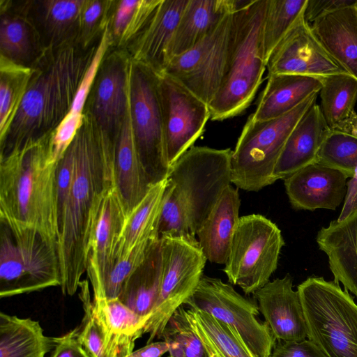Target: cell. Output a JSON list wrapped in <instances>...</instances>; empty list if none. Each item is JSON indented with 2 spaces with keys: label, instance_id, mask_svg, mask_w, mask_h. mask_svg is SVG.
<instances>
[{
  "label": "cell",
  "instance_id": "1",
  "mask_svg": "<svg viewBox=\"0 0 357 357\" xmlns=\"http://www.w3.org/2000/svg\"><path fill=\"white\" fill-rule=\"evenodd\" d=\"M73 172L69 191L59 206L57 255L64 295L77 291L86 272L91 241L107 192L116 185L114 142L84 112L71 143Z\"/></svg>",
  "mask_w": 357,
  "mask_h": 357
},
{
  "label": "cell",
  "instance_id": "2",
  "mask_svg": "<svg viewBox=\"0 0 357 357\" xmlns=\"http://www.w3.org/2000/svg\"><path fill=\"white\" fill-rule=\"evenodd\" d=\"M52 134L1 155L0 218L12 233L33 231L57 250L59 162Z\"/></svg>",
  "mask_w": 357,
  "mask_h": 357
},
{
  "label": "cell",
  "instance_id": "3",
  "mask_svg": "<svg viewBox=\"0 0 357 357\" xmlns=\"http://www.w3.org/2000/svg\"><path fill=\"white\" fill-rule=\"evenodd\" d=\"M98 43L88 49L73 43L44 51L32 66V75L17 114L0 138L1 155L56 128L71 108Z\"/></svg>",
  "mask_w": 357,
  "mask_h": 357
},
{
  "label": "cell",
  "instance_id": "4",
  "mask_svg": "<svg viewBox=\"0 0 357 357\" xmlns=\"http://www.w3.org/2000/svg\"><path fill=\"white\" fill-rule=\"evenodd\" d=\"M267 0H236L232 40L220 87L208 105L211 119L242 113L252 102L266 68L263 24Z\"/></svg>",
  "mask_w": 357,
  "mask_h": 357
},
{
  "label": "cell",
  "instance_id": "5",
  "mask_svg": "<svg viewBox=\"0 0 357 357\" xmlns=\"http://www.w3.org/2000/svg\"><path fill=\"white\" fill-rule=\"evenodd\" d=\"M307 338L328 357H357V304L339 283L310 277L297 288Z\"/></svg>",
  "mask_w": 357,
  "mask_h": 357
},
{
  "label": "cell",
  "instance_id": "6",
  "mask_svg": "<svg viewBox=\"0 0 357 357\" xmlns=\"http://www.w3.org/2000/svg\"><path fill=\"white\" fill-rule=\"evenodd\" d=\"M317 96H311L278 118L259 121L248 118L232 151L231 183L257 192L275 182L274 169L284 144L301 118L316 103Z\"/></svg>",
  "mask_w": 357,
  "mask_h": 357
},
{
  "label": "cell",
  "instance_id": "7",
  "mask_svg": "<svg viewBox=\"0 0 357 357\" xmlns=\"http://www.w3.org/2000/svg\"><path fill=\"white\" fill-rule=\"evenodd\" d=\"M231 153L230 149L192 146L170 166L168 183L186 211L194 236L231 183Z\"/></svg>",
  "mask_w": 357,
  "mask_h": 357
},
{
  "label": "cell",
  "instance_id": "8",
  "mask_svg": "<svg viewBox=\"0 0 357 357\" xmlns=\"http://www.w3.org/2000/svg\"><path fill=\"white\" fill-rule=\"evenodd\" d=\"M161 281L159 295L144 328L146 344L162 340V333L176 310L196 290L207 261L198 240L192 234L160 236Z\"/></svg>",
  "mask_w": 357,
  "mask_h": 357
},
{
  "label": "cell",
  "instance_id": "9",
  "mask_svg": "<svg viewBox=\"0 0 357 357\" xmlns=\"http://www.w3.org/2000/svg\"><path fill=\"white\" fill-rule=\"evenodd\" d=\"M284 241L280 229L259 214L240 217L223 271L246 295L269 282Z\"/></svg>",
  "mask_w": 357,
  "mask_h": 357
},
{
  "label": "cell",
  "instance_id": "10",
  "mask_svg": "<svg viewBox=\"0 0 357 357\" xmlns=\"http://www.w3.org/2000/svg\"><path fill=\"white\" fill-rule=\"evenodd\" d=\"M0 239L1 298L61 285L57 250L38 234L4 225Z\"/></svg>",
  "mask_w": 357,
  "mask_h": 357
},
{
  "label": "cell",
  "instance_id": "11",
  "mask_svg": "<svg viewBox=\"0 0 357 357\" xmlns=\"http://www.w3.org/2000/svg\"><path fill=\"white\" fill-rule=\"evenodd\" d=\"M128 89L135 140L151 185L154 184L167 178L170 168L158 90V75L130 59Z\"/></svg>",
  "mask_w": 357,
  "mask_h": 357
},
{
  "label": "cell",
  "instance_id": "12",
  "mask_svg": "<svg viewBox=\"0 0 357 357\" xmlns=\"http://www.w3.org/2000/svg\"><path fill=\"white\" fill-rule=\"evenodd\" d=\"M185 305L233 327L259 357H270L276 340L268 325L257 319L260 312L258 304L241 295L231 284L203 275Z\"/></svg>",
  "mask_w": 357,
  "mask_h": 357
},
{
  "label": "cell",
  "instance_id": "13",
  "mask_svg": "<svg viewBox=\"0 0 357 357\" xmlns=\"http://www.w3.org/2000/svg\"><path fill=\"white\" fill-rule=\"evenodd\" d=\"M233 13L227 15L193 47L172 57L164 71L208 105L218 93L225 73L232 40Z\"/></svg>",
  "mask_w": 357,
  "mask_h": 357
},
{
  "label": "cell",
  "instance_id": "14",
  "mask_svg": "<svg viewBox=\"0 0 357 357\" xmlns=\"http://www.w3.org/2000/svg\"><path fill=\"white\" fill-rule=\"evenodd\" d=\"M158 75V90L167 155L171 166L202 135L211 119L208 105L166 73Z\"/></svg>",
  "mask_w": 357,
  "mask_h": 357
},
{
  "label": "cell",
  "instance_id": "15",
  "mask_svg": "<svg viewBox=\"0 0 357 357\" xmlns=\"http://www.w3.org/2000/svg\"><path fill=\"white\" fill-rule=\"evenodd\" d=\"M130 63L126 50H109L100 65L84 109L114 142L128 107Z\"/></svg>",
  "mask_w": 357,
  "mask_h": 357
},
{
  "label": "cell",
  "instance_id": "16",
  "mask_svg": "<svg viewBox=\"0 0 357 357\" xmlns=\"http://www.w3.org/2000/svg\"><path fill=\"white\" fill-rule=\"evenodd\" d=\"M304 13L268 57V75L289 74L321 79L336 74H349L318 40Z\"/></svg>",
  "mask_w": 357,
  "mask_h": 357
},
{
  "label": "cell",
  "instance_id": "17",
  "mask_svg": "<svg viewBox=\"0 0 357 357\" xmlns=\"http://www.w3.org/2000/svg\"><path fill=\"white\" fill-rule=\"evenodd\" d=\"M128 217L125 203L116 185L102 201L88 257L86 273L93 298H105V286L116 262Z\"/></svg>",
  "mask_w": 357,
  "mask_h": 357
},
{
  "label": "cell",
  "instance_id": "18",
  "mask_svg": "<svg viewBox=\"0 0 357 357\" xmlns=\"http://www.w3.org/2000/svg\"><path fill=\"white\" fill-rule=\"evenodd\" d=\"M253 294L276 340L302 341L307 337L300 296L293 289L290 275L269 281Z\"/></svg>",
  "mask_w": 357,
  "mask_h": 357
},
{
  "label": "cell",
  "instance_id": "19",
  "mask_svg": "<svg viewBox=\"0 0 357 357\" xmlns=\"http://www.w3.org/2000/svg\"><path fill=\"white\" fill-rule=\"evenodd\" d=\"M347 178L340 172L314 163L285 178L289 202L297 210H335L345 199Z\"/></svg>",
  "mask_w": 357,
  "mask_h": 357
},
{
  "label": "cell",
  "instance_id": "20",
  "mask_svg": "<svg viewBox=\"0 0 357 357\" xmlns=\"http://www.w3.org/2000/svg\"><path fill=\"white\" fill-rule=\"evenodd\" d=\"M188 0H161L149 22L126 49L130 59L156 74L164 73L169 50Z\"/></svg>",
  "mask_w": 357,
  "mask_h": 357
},
{
  "label": "cell",
  "instance_id": "21",
  "mask_svg": "<svg viewBox=\"0 0 357 357\" xmlns=\"http://www.w3.org/2000/svg\"><path fill=\"white\" fill-rule=\"evenodd\" d=\"M44 51L29 14V1L1 0L0 56L31 68Z\"/></svg>",
  "mask_w": 357,
  "mask_h": 357
},
{
  "label": "cell",
  "instance_id": "22",
  "mask_svg": "<svg viewBox=\"0 0 357 357\" xmlns=\"http://www.w3.org/2000/svg\"><path fill=\"white\" fill-rule=\"evenodd\" d=\"M329 129L320 106L314 103L291 132L274 169L275 181L284 180L302 168L317 163Z\"/></svg>",
  "mask_w": 357,
  "mask_h": 357
},
{
  "label": "cell",
  "instance_id": "23",
  "mask_svg": "<svg viewBox=\"0 0 357 357\" xmlns=\"http://www.w3.org/2000/svg\"><path fill=\"white\" fill-rule=\"evenodd\" d=\"M316 241L328 257L334 281L357 296V209L345 219L322 227Z\"/></svg>",
  "mask_w": 357,
  "mask_h": 357
},
{
  "label": "cell",
  "instance_id": "24",
  "mask_svg": "<svg viewBox=\"0 0 357 357\" xmlns=\"http://www.w3.org/2000/svg\"><path fill=\"white\" fill-rule=\"evenodd\" d=\"M94 314L101 327L107 357H128L135 340L144 335L149 317H141L119 298L93 299Z\"/></svg>",
  "mask_w": 357,
  "mask_h": 357
},
{
  "label": "cell",
  "instance_id": "25",
  "mask_svg": "<svg viewBox=\"0 0 357 357\" xmlns=\"http://www.w3.org/2000/svg\"><path fill=\"white\" fill-rule=\"evenodd\" d=\"M84 0L29 1V14L44 50L77 43Z\"/></svg>",
  "mask_w": 357,
  "mask_h": 357
},
{
  "label": "cell",
  "instance_id": "26",
  "mask_svg": "<svg viewBox=\"0 0 357 357\" xmlns=\"http://www.w3.org/2000/svg\"><path fill=\"white\" fill-rule=\"evenodd\" d=\"M114 165L116 184L129 215L151 185L135 140L129 102L125 119L114 141Z\"/></svg>",
  "mask_w": 357,
  "mask_h": 357
},
{
  "label": "cell",
  "instance_id": "27",
  "mask_svg": "<svg viewBox=\"0 0 357 357\" xmlns=\"http://www.w3.org/2000/svg\"><path fill=\"white\" fill-rule=\"evenodd\" d=\"M241 199L230 185L208 214L196 235L207 260L225 264L240 217Z\"/></svg>",
  "mask_w": 357,
  "mask_h": 357
},
{
  "label": "cell",
  "instance_id": "28",
  "mask_svg": "<svg viewBox=\"0 0 357 357\" xmlns=\"http://www.w3.org/2000/svg\"><path fill=\"white\" fill-rule=\"evenodd\" d=\"M267 79L257 108L249 117L252 121L278 118L319 93L322 86L321 79L309 76L274 74L268 75Z\"/></svg>",
  "mask_w": 357,
  "mask_h": 357
},
{
  "label": "cell",
  "instance_id": "29",
  "mask_svg": "<svg viewBox=\"0 0 357 357\" xmlns=\"http://www.w3.org/2000/svg\"><path fill=\"white\" fill-rule=\"evenodd\" d=\"M356 5L326 14L311 29L333 58L357 79Z\"/></svg>",
  "mask_w": 357,
  "mask_h": 357
},
{
  "label": "cell",
  "instance_id": "30",
  "mask_svg": "<svg viewBox=\"0 0 357 357\" xmlns=\"http://www.w3.org/2000/svg\"><path fill=\"white\" fill-rule=\"evenodd\" d=\"M235 8L236 0H188L169 46V60L196 45Z\"/></svg>",
  "mask_w": 357,
  "mask_h": 357
},
{
  "label": "cell",
  "instance_id": "31",
  "mask_svg": "<svg viewBox=\"0 0 357 357\" xmlns=\"http://www.w3.org/2000/svg\"><path fill=\"white\" fill-rule=\"evenodd\" d=\"M56 341L44 335L38 321L0 313V357H45Z\"/></svg>",
  "mask_w": 357,
  "mask_h": 357
},
{
  "label": "cell",
  "instance_id": "32",
  "mask_svg": "<svg viewBox=\"0 0 357 357\" xmlns=\"http://www.w3.org/2000/svg\"><path fill=\"white\" fill-rule=\"evenodd\" d=\"M185 314L207 357H259L229 325L199 310L188 307Z\"/></svg>",
  "mask_w": 357,
  "mask_h": 357
},
{
  "label": "cell",
  "instance_id": "33",
  "mask_svg": "<svg viewBox=\"0 0 357 357\" xmlns=\"http://www.w3.org/2000/svg\"><path fill=\"white\" fill-rule=\"evenodd\" d=\"M167 184V178L151 184L146 195L128 215L121 237L116 262L126 256L137 242L159 234V217Z\"/></svg>",
  "mask_w": 357,
  "mask_h": 357
},
{
  "label": "cell",
  "instance_id": "34",
  "mask_svg": "<svg viewBox=\"0 0 357 357\" xmlns=\"http://www.w3.org/2000/svg\"><path fill=\"white\" fill-rule=\"evenodd\" d=\"M160 281L159 241L144 265L125 284L118 298L138 315L150 317L158 298Z\"/></svg>",
  "mask_w": 357,
  "mask_h": 357
},
{
  "label": "cell",
  "instance_id": "35",
  "mask_svg": "<svg viewBox=\"0 0 357 357\" xmlns=\"http://www.w3.org/2000/svg\"><path fill=\"white\" fill-rule=\"evenodd\" d=\"M321 110L330 129L342 128L357 119V79L347 73L321 78Z\"/></svg>",
  "mask_w": 357,
  "mask_h": 357
},
{
  "label": "cell",
  "instance_id": "36",
  "mask_svg": "<svg viewBox=\"0 0 357 357\" xmlns=\"http://www.w3.org/2000/svg\"><path fill=\"white\" fill-rule=\"evenodd\" d=\"M160 1L114 0L109 22L112 47L126 50L145 27Z\"/></svg>",
  "mask_w": 357,
  "mask_h": 357
},
{
  "label": "cell",
  "instance_id": "37",
  "mask_svg": "<svg viewBox=\"0 0 357 357\" xmlns=\"http://www.w3.org/2000/svg\"><path fill=\"white\" fill-rule=\"evenodd\" d=\"M32 68L0 56V138L8 130L26 91Z\"/></svg>",
  "mask_w": 357,
  "mask_h": 357
},
{
  "label": "cell",
  "instance_id": "38",
  "mask_svg": "<svg viewBox=\"0 0 357 357\" xmlns=\"http://www.w3.org/2000/svg\"><path fill=\"white\" fill-rule=\"evenodd\" d=\"M317 163L351 178L357 167V123L343 128L329 129L318 153Z\"/></svg>",
  "mask_w": 357,
  "mask_h": 357
},
{
  "label": "cell",
  "instance_id": "39",
  "mask_svg": "<svg viewBox=\"0 0 357 357\" xmlns=\"http://www.w3.org/2000/svg\"><path fill=\"white\" fill-rule=\"evenodd\" d=\"M307 0H267L263 24L266 59L305 12Z\"/></svg>",
  "mask_w": 357,
  "mask_h": 357
},
{
  "label": "cell",
  "instance_id": "40",
  "mask_svg": "<svg viewBox=\"0 0 357 357\" xmlns=\"http://www.w3.org/2000/svg\"><path fill=\"white\" fill-rule=\"evenodd\" d=\"M159 241L158 233L147 236L137 242L126 256L116 263L105 286V298L119 297L125 284L144 265Z\"/></svg>",
  "mask_w": 357,
  "mask_h": 357
},
{
  "label": "cell",
  "instance_id": "41",
  "mask_svg": "<svg viewBox=\"0 0 357 357\" xmlns=\"http://www.w3.org/2000/svg\"><path fill=\"white\" fill-rule=\"evenodd\" d=\"M114 0H84L79 19L77 44L88 49L97 44L110 18Z\"/></svg>",
  "mask_w": 357,
  "mask_h": 357
},
{
  "label": "cell",
  "instance_id": "42",
  "mask_svg": "<svg viewBox=\"0 0 357 357\" xmlns=\"http://www.w3.org/2000/svg\"><path fill=\"white\" fill-rule=\"evenodd\" d=\"M79 287L84 314L77 327L78 339L90 357H107L104 335L93 312L88 281H81Z\"/></svg>",
  "mask_w": 357,
  "mask_h": 357
},
{
  "label": "cell",
  "instance_id": "43",
  "mask_svg": "<svg viewBox=\"0 0 357 357\" xmlns=\"http://www.w3.org/2000/svg\"><path fill=\"white\" fill-rule=\"evenodd\" d=\"M158 232L160 236L192 234L186 211L168 181L159 217Z\"/></svg>",
  "mask_w": 357,
  "mask_h": 357
},
{
  "label": "cell",
  "instance_id": "44",
  "mask_svg": "<svg viewBox=\"0 0 357 357\" xmlns=\"http://www.w3.org/2000/svg\"><path fill=\"white\" fill-rule=\"evenodd\" d=\"M167 325L180 341L185 357H207L203 343L192 330L183 305L176 310Z\"/></svg>",
  "mask_w": 357,
  "mask_h": 357
},
{
  "label": "cell",
  "instance_id": "45",
  "mask_svg": "<svg viewBox=\"0 0 357 357\" xmlns=\"http://www.w3.org/2000/svg\"><path fill=\"white\" fill-rule=\"evenodd\" d=\"M270 357H328L310 340H276Z\"/></svg>",
  "mask_w": 357,
  "mask_h": 357
},
{
  "label": "cell",
  "instance_id": "46",
  "mask_svg": "<svg viewBox=\"0 0 357 357\" xmlns=\"http://www.w3.org/2000/svg\"><path fill=\"white\" fill-rule=\"evenodd\" d=\"M356 4L357 0H307L305 18L309 24L312 23L326 14Z\"/></svg>",
  "mask_w": 357,
  "mask_h": 357
},
{
  "label": "cell",
  "instance_id": "47",
  "mask_svg": "<svg viewBox=\"0 0 357 357\" xmlns=\"http://www.w3.org/2000/svg\"><path fill=\"white\" fill-rule=\"evenodd\" d=\"M77 328L57 337L51 357H90L78 339Z\"/></svg>",
  "mask_w": 357,
  "mask_h": 357
},
{
  "label": "cell",
  "instance_id": "48",
  "mask_svg": "<svg viewBox=\"0 0 357 357\" xmlns=\"http://www.w3.org/2000/svg\"><path fill=\"white\" fill-rule=\"evenodd\" d=\"M357 209V167L354 176L347 181V192L340 214L337 219L342 220Z\"/></svg>",
  "mask_w": 357,
  "mask_h": 357
},
{
  "label": "cell",
  "instance_id": "49",
  "mask_svg": "<svg viewBox=\"0 0 357 357\" xmlns=\"http://www.w3.org/2000/svg\"><path fill=\"white\" fill-rule=\"evenodd\" d=\"M168 351L169 346L165 341L152 342L139 349L133 351L128 357H161Z\"/></svg>",
  "mask_w": 357,
  "mask_h": 357
},
{
  "label": "cell",
  "instance_id": "50",
  "mask_svg": "<svg viewBox=\"0 0 357 357\" xmlns=\"http://www.w3.org/2000/svg\"><path fill=\"white\" fill-rule=\"evenodd\" d=\"M356 8H357V4H356Z\"/></svg>",
  "mask_w": 357,
  "mask_h": 357
},
{
  "label": "cell",
  "instance_id": "51",
  "mask_svg": "<svg viewBox=\"0 0 357 357\" xmlns=\"http://www.w3.org/2000/svg\"><path fill=\"white\" fill-rule=\"evenodd\" d=\"M168 357H170L169 356Z\"/></svg>",
  "mask_w": 357,
  "mask_h": 357
}]
</instances>
